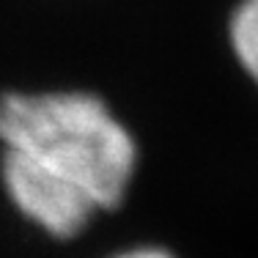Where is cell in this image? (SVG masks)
<instances>
[{
    "instance_id": "cell-1",
    "label": "cell",
    "mask_w": 258,
    "mask_h": 258,
    "mask_svg": "<svg viewBox=\"0 0 258 258\" xmlns=\"http://www.w3.org/2000/svg\"><path fill=\"white\" fill-rule=\"evenodd\" d=\"M0 143L9 198L60 239L118 206L138 165L129 129L85 91L6 94Z\"/></svg>"
},
{
    "instance_id": "cell-2",
    "label": "cell",
    "mask_w": 258,
    "mask_h": 258,
    "mask_svg": "<svg viewBox=\"0 0 258 258\" xmlns=\"http://www.w3.org/2000/svg\"><path fill=\"white\" fill-rule=\"evenodd\" d=\"M228 41L239 66L258 85V0H239L228 22Z\"/></svg>"
},
{
    "instance_id": "cell-3",
    "label": "cell",
    "mask_w": 258,
    "mask_h": 258,
    "mask_svg": "<svg viewBox=\"0 0 258 258\" xmlns=\"http://www.w3.org/2000/svg\"><path fill=\"white\" fill-rule=\"evenodd\" d=\"M115 258H176V255H170L168 250H159V247H138V250H126V253Z\"/></svg>"
}]
</instances>
